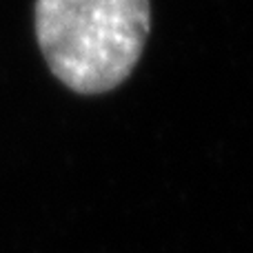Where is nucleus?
Segmentation results:
<instances>
[{
    "instance_id": "f257e3e1",
    "label": "nucleus",
    "mask_w": 253,
    "mask_h": 253,
    "mask_svg": "<svg viewBox=\"0 0 253 253\" xmlns=\"http://www.w3.org/2000/svg\"><path fill=\"white\" fill-rule=\"evenodd\" d=\"M36 38L51 74L76 93L123 84L144 51L149 0H36Z\"/></svg>"
}]
</instances>
